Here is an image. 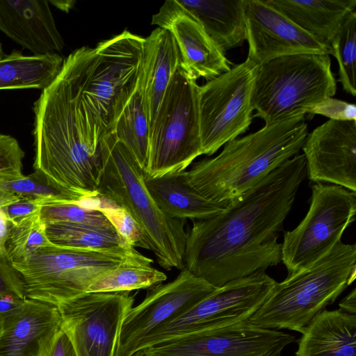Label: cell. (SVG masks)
Returning a JSON list of instances; mask_svg holds the SVG:
<instances>
[{"label":"cell","mask_w":356,"mask_h":356,"mask_svg":"<svg viewBox=\"0 0 356 356\" xmlns=\"http://www.w3.org/2000/svg\"><path fill=\"white\" fill-rule=\"evenodd\" d=\"M356 245L339 241L308 268L276 282L249 321L266 329L301 334L355 279Z\"/></svg>","instance_id":"cell-5"},{"label":"cell","mask_w":356,"mask_h":356,"mask_svg":"<svg viewBox=\"0 0 356 356\" xmlns=\"http://www.w3.org/2000/svg\"><path fill=\"white\" fill-rule=\"evenodd\" d=\"M298 26L325 47L347 16L355 10L356 0H266Z\"/></svg>","instance_id":"cell-24"},{"label":"cell","mask_w":356,"mask_h":356,"mask_svg":"<svg viewBox=\"0 0 356 356\" xmlns=\"http://www.w3.org/2000/svg\"><path fill=\"white\" fill-rule=\"evenodd\" d=\"M61 330L57 306L27 298L0 323V356H48Z\"/></svg>","instance_id":"cell-19"},{"label":"cell","mask_w":356,"mask_h":356,"mask_svg":"<svg viewBox=\"0 0 356 356\" xmlns=\"http://www.w3.org/2000/svg\"><path fill=\"white\" fill-rule=\"evenodd\" d=\"M47 0H0V31L35 55L58 54L64 47Z\"/></svg>","instance_id":"cell-20"},{"label":"cell","mask_w":356,"mask_h":356,"mask_svg":"<svg viewBox=\"0 0 356 356\" xmlns=\"http://www.w3.org/2000/svg\"><path fill=\"white\" fill-rule=\"evenodd\" d=\"M45 203L42 200L22 197L1 208L10 223L16 225L39 213Z\"/></svg>","instance_id":"cell-37"},{"label":"cell","mask_w":356,"mask_h":356,"mask_svg":"<svg viewBox=\"0 0 356 356\" xmlns=\"http://www.w3.org/2000/svg\"><path fill=\"white\" fill-rule=\"evenodd\" d=\"M22 198L6 191L0 190V207H3L9 202Z\"/></svg>","instance_id":"cell-43"},{"label":"cell","mask_w":356,"mask_h":356,"mask_svg":"<svg viewBox=\"0 0 356 356\" xmlns=\"http://www.w3.org/2000/svg\"><path fill=\"white\" fill-rule=\"evenodd\" d=\"M97 203L90 207L103 211L118 232L132 246L145 248L142 229L134 219L123 208L112 203L99 195L92 197ZM88 207V206H87Z\"/></svg>","instance_id":"cell-34"},{"label":"cell","mask_w":356,"mask_h":356,"mask_svg":"<svg viewBox=\"0 0 356 356\" xmlns=\"http://www.w3.org/2000/svg\"><path fill=\"white\" fill-rule=\"evenodd\" d=\"M302 149L311 181L356 192V121L328 120L308 134Z\"/></svg>","instance_id":"cell-17"},{"label":"cell","mask_w":356,"mask_h":356,"mask_svg":"<svg viewBox=\"0 0 356 356\" xmlns=\"http://www.w3.org/2000/svg\"><path fill=\"white\" fill-rule=\"evenodd\" d=\"M307 177L303 154L289 159L211 218L192 220L184 268L218 288L281 262L277 241Z\"/></svg>","instance_id":"cell-1"},{"label":"cell","mask_w":356,"mask_h":356,"mask_svg":"<svg viewBox=\"0 0 356 356\" xmlns=\"http://www.w3.org/2000/svg\"><path fill=\"white\" fill-rule=\"evenodd\" d=\"M331 54L338 63L339 81L343 89L356 95V11L350 13L333 38Z\"/></svg>","instance_id":"cell-31"},{"label":"cell","mask_w":356,"mask_h":356,"mask_svg":"<svg viewBox=\"0 0 356 356\" xmlns=\"http://www.w3.org/2000/svg\"><path fill=\"white\" fill-rule=\"evenodd\" d=\"M149 132V117L138 74L135 90L117 118L111 134L130 150L144 171L147 164Z\"/></svg>","instance_id":"cell-27"},{"label":"cell","mask_w":356,"mask_h":356,"mask_svg":"<svg viewBox=\"0 0 356 356\" xmlns=\"http://www.w3.org/2000/svg\"><path fill=\"white\" fill-rule=\"evenodd\" d=\"M4 56V53H3V46H2V43H1V41L0 40V59H1Z\"/></svg>","instance_id":"cell-46"},{"label":"cell","mask_w":356,"mask_h":356,"mask_svg":"<svg viewBox=\"0 0 356 356\" xmlns=\"http://www.w3.org/2000/svg\"><path fill=\"white\" fill-rule=\"evenodd\" d=\"M24 152L17 139L0 133V179H10L23 176Z\"/></svg>","instance_id":"cell-35"},{"label":"cell","mask_w":356,"mask_h":356,"mask_svg":"<svg viewBox=\"0 0 356 356\" xmlns=\"http://www.w3.org/2000/svg\"><path fill=\"white\" fill-rule=\"evenodd\" d=\"M26 299L13 294H0V323L19 311Z\"/></svg>","instance_id":"cell-39"},{"label":"cell","mask_w":356,"mask_h":356,"mask_svg":"<svg viewBox=\"0 0 356 356\" xmlns=\"http://www.w3.org/2000/svg\"><path fill=\"white\" fill-rule=\"evenodd\" d=\"M145 184L159 208L175 219H207L225 211L230 202L217 203L205 198L189 184L186 170L145 176Z\"/></svg>","instance_id":"cell-22"},{"label":"cell","mask_w":356,"mask_h":356,"mask_svg":"<svg viewBox=\"0 0 356 356\" xmlns=\"http://www.w3.org/2000/svg\"><path fill=\"white\" fill-rule=\"evenodd\" d=\"M178 3L225 54L246 40V0H179Z\"/></svg>","instance_id":"cell-25"},{"label":"cell","mask_w":356,"mask_h":356,"mask_svg":"<svg viewBox=\"0 0 356 356\" xmlns=\"http://www.w3.org/2000/svg\"><path fill=\"white\" fill-rule=\"evenodd\" d=\"M145 38L124 31L90 48L82 76V94L106 135L111 134L135 90Z\"/></svg>","instance_id":"cell-9"},{"label":"cell","mask_w":356,"mask_h":356,"mask_svg":"<svg viewBox=\"0 0 356 356\" xmlns=\"http://www.w3.org/2000/svg\"><path fill=\"white\" fill-rule=\"evenodd\" d=\"M306 113L321 115L333 120L356 121L355 104L333 97L325 98L309 107Z\"/></svg>","instance_id":"cell-36"},{"label":"cell","mask_w":356,"mask_h":356,"mask_svg":"<svg viewBox=\"0 0 356 356\" xmlns=\"http://www.w3.org/2000/svg\"><path fill=\"white\" fill-rule=\"evenodd\" d=\"M216 289L186 268L172 281L152 287L145 299L125 316L116 356H131L153 330L187 312Z\"/></svg>","instance_id":"cell-15"},{"label":"cell","mask_w":356,"mask_h":356,"mask_svg":"<svg viewBox=\"0 0 356 356\" xmlns=\"http://www.w3.org/2000/svg\"><path fill=\"white\" fill-rule=\"evenodd\" d=\"M40 216L44 223L69 222L98 226H113L103 211L79 202H46L40 211Z\"/></svg>","instance_id":"cell-33"},{"label":"cell","mask_w":356,"mask_h":356,"mask_svg":"<svg viewBox=\"0 0 356 356\" xmlns=\"http://www.w3.org/2000/svg\"><path fill=\"white\" fill-rule=\"evenodd\" d=\"M130 292H87L58 305L62 329L78 356H116L122 322L134 307Z\"/></svg>","instance_id":"cell-13"},{"label":"cell","mask_w":356,"mask_h":356,"mask_svg":"<svg viewBox=\"0 0 356 356\" xmlns=\"http://www.w3.org/2000/svg\"><path fill=\"white\" fill-rule=\"evenodd\" d=\"M0 294L26 298L22 277L8 258L0 257Z\"/></svg>","instance_id":"cell-38"},{"label":"cell","mask_w":356,"mask_h":356,"mask_svg":"<svg viewBox=\"0 0 356 356\" xmlns=\"http://www.w3.org/2000/svg\"><path fill=\"white\" fill-rule=\"evenodd\" d=\"M152 262L133 248L119 265L94 281L87 292H130L160 284L167 276Z\"/></svg>","instance_id":"cell-28"},{"label":"cell","mask_w":356,"mask_h":356,"mask_svg":"<svg viewBox=\"0 0 356 356\" xmlns=\"http://www.w3.org/2000/svg\"><path fill=\"white\" fill-rule=\"evenodd\" d=\"M295 340L292 334L247 320L186 333L150 348L153 356H280Z\"/></svg>","instance_id":"cell-14"},{"label":"cell","mask_w":356,"mask_h":356,"mask_svg":"<svg viewBox=\"0 0 356 356\" xmlns=\"http://www.w3.org/2000/svg\"><path fill=\"white\" fill-rule=\"evenodd\" d=\"M309 210L293 230L284 232L281 261L288 275L304 270L327 254L355 220L356 192L315 183Z\"/></svg>","instance_id":"cell-10"},{"label":"cell","mask_w":356,"mask_h":356,"mask_svg":"<svg viewBox=\"0 0 356 356\" xmlns=\"http://www.w3.org/2000/svg\"><path fill=\"white\" fill-rule=\"evenodd\" d=\"M196 81L180 65L150 129L145 177L184 171L202 155Z\"/></svg>","instance_id":"cell-8"},{"label":"cell","mask_w":356,"mask_h":356,"mask_svg":"<svg viewBox=\"0 0 356 356\" xmlns=\"http://www.w3.org/2000/svg\"><path fill=\"white\" fill-rule=\"evenodd\" d=\"M11 226L12 224L8 220L1 207H0V257L8 258L6 245Z\"/></svg>","instance_id":"cell-41"},{"label":"cell","mask_w":356,"mask_h":356,"mask_svg":"<svg viewBox=\"0 0 356 356\" xmlns=\"http://www.w3.org/2000/svg\"><path fill=\"white\" fill-rule=\"evenodd\" d=\"M49 3L54 4L55 6H56L59 9H60L63 11L67 12L73 7V5L75 2L72 1H49Z\"/></svg>","instance_id":"cell-44"},{"label":"cell","mask_w":356,"mask_h":356,"mask_svg":"<svg viewBox=\"0 0 356 356\" xmlns=\"http://www.w3.org/2000/svg\"><path fill=\"white\" fill-rule=\"evenodd\" d=\"M100 153L97 195L129 213L143 231L145 249L162 268H184L186 220L172 218L159 208L146 188L143 168L113 134L102 140Z\"/></svg>","instance_id":"cell-4"},{"label":"cell","mask_w":356,"mask_h":356,"mask_svg":"<svg viewBox=\"0 0 356 356\" xmlns=\"http://www.w3.org/2000/svg\"><path fill=\"white\" fill-rule=\"evenodd\" d=\"M58 54L26 55L13 50L0 60V90L47 88L62 69Z\"/></svg>","instance_id":"cell-26"},{"label":"cell","mask_w":356,"mask_h":356,"mask_svg":"<svg viewBox=\"0 0 356 356\" xmlns=\"http://www.w3.org/2000/svg\"><path fill=\"white\" fill-rule=\"evenodd\" d=\"M48 356H78L70 337L63 329L56 337Z\"/></svg>","instance_id":"cell-40"},{"label":"cell","mask_w":356,"mask_h":356,"mask_svg":"<svg viewBox=\"0 0 356 356\" xmlns=\"http://www.w3.org/2000/svg\"><path fill=\"white\" fill-rule=\"evenodd\" d=\"M248 57L258 65L295 54H328V49L266 0H246Z\"/></svg>","instance_id":"cell-16"},{"label":"cell","mask_w":356,"mask_h":356,"mask_svg":"<svg viewBox=\"0 0 356 356\" xmlns=\"http://www.w3.org/2000/svg\"><path fill=\"white\" fill-rule=\"evenodd\" d=\"M134 248L84 250L52 244L13 266L26 297L57 306L87 292L97 278L119 265Z\"/></svg>","instance_id":"cell-7"},{"label":"cell","mask_w":356,"mask_h":356,"mask_svg":"<svg viewBox=\"0 0 356 356\" xmlns=\"http://www.w3.org/2000/svg\"><path fill=\"white\" fill-rule=\"evenodd\" d=\"M0 190L46 202H79L86 199L83 195L54 184L35 171L18 178L0 179Z\"/></svg>","instance_id":"cell-30"},{"label":"cell","mask_w":356,"mask_h":356,"mask_svg":"<svg viewBox=\"0 0 356 356\" xmlns=\"http://www.w3.org/2000/svg\"><path fill=\"white\" fill-rule=\"evenodd\" d=\"M257 68V64L246 58L199 86L202 154H213L249 129L252 121V95Z\"/></svg>","instance_id":"cell-11"},{"label":"cell","mask_w":356,"mask_h":356,"mask_svg":"<svg viewBox=\"0 0 356 356\" xmlns=\"http://www.w3.org/2000/svg\"><path fill=\"white\" fill-rule=\"evenodd\" d=\"M340 310L350 314H356V289L354 288L340 302Z\"/></svg>","instance_id":"cell-42"},{"label":"cell","mask_w":356,"mask_h":356,"mask_svg":"<svg viewBox=\"0 0 356 356\" xmlns=\"http://www.w3.org/2000/svg\"><path fill=\"white\" fill-rule=\"evenodd\" d=\"M152 24L172 35L179 50L181 67L193 79L210 80L231 69L225 54L177 0L166 1L152 16Z\"/></svg>","instance_id":"cell-18"},{"label":"cell","mask_w":356,"mask_h":356,"mask_svg":"<svg viewBox=\"0 0 356 356\" xmlns=\"http://www.w3.org/2000/svg\"><path fill=\"white\" fill-rule=\"evenodd\" d=\"M296 356H356V314L321 312L302 333Z\"/></svg>","instance_id":"cell-23"},{"label":"cell","mask_w":356,"mask_h":356,"mask_svg":"<svg viewBox=\"0 0 356 356\" xmlns=\"http://www.w3.org/2000/svg\"><path fill=\"white\" fill-rule=\"evenodd\" d=\"M40 213L11 226L6 248L12 264L23 261L40 250L52 245Z\"/></svg>","instance_id":"cell-32"},{"label":"cell","mask_w":356,"mask_h":356,"mask_svg":"<svg viewBox=\"0 0 356 356\" xmlns=\"http://www.w3.org/2000/svg\"><path fill=\"white\" fill-rule=\"evenodd\" d=\"M337 83L330 55L302 54L258 65L252 104L265 124L305 115L307 109L333 97Z\"/></svg>","instance_id":"cell-6"},{"label":"cell","mask_w":356,"mask_h":356,"mask_svg":"<svg viewBox=\"0 0 356 356\" xmlns=\"http://www.w3.org/2000/svg\"><path fill=\"white\" fill-rule=\"evenodd\" d=\"M276 281L265 270L230 281L177 318L145 337L135 352L194 331L249 320L273 291Z\"/></svg>","instance_id":"cell-12"},{"label":"cell","mask_w":356,"mask_h":356,"mask_svg":"<svg viewBox=\"0 0 356 356\" xmlns=\"http://www.w3.org/2000/svg\"><path fill=\"white\" fill-rule=\"evenodd\" d=\"M181 63L179 50L169 31L158 27L145 38L139 74L150 129L170 81Z\"/></svg>","instance_id":"cell-21"},{"label":"cell","mask_w":356,"mask_h":356,"mask_svg":"<svg viewBox=\"0 0 356 356\" xmlns=\"http://www.w3.org/2000/svg\"><path fill=\"white\" fill-rule=\"evenodd\" d=\"M308 135L305 115L273 124L227 143L216 156L195 163L186 174L205 198L229 202L298 154Z\"/></svg>","instance_id":"cell-3"},{"label":"cell","mask_w":356,"mask_h":356,"mask_svg":"<svg viewBox=\"0 0 356 356\" xmlns=\"http://www.w3.org/2000/svg\"><path fill=\"white\" fill-rule=\"evenodd\" d=\"M90 49H77L64 59L60 72L33 106L34 171L86 199L97 195L106 136L82 94Z\"/></svg>","instance_id":"cell-2"},{"label":"cell","mask_w":356,"mask_h":356,"mask_svg":"<svg viewBox=\"0 0 356 356\" xmlns=\"http://www.w3.org/2000/svg\"><path fill=\"white\" fill-rule=\"evenodd\" d=\"M131 356H153L150 347H145L137 350Z\"/></svg>","instance_id":"cell-45"},{"label":"cell","mask_w":356,"mask_h":356,"mask_svg":"<svg viewBox=\"0 0 356 356\" xmlns=\"http://www.w3.org/2000/svg\"><path fill=\"white\" fill-rule=\"evenodd\" d=\"M45 225L48 238L59 246L104 250L131 245L113 226L69 222H46Z\"/></svg>","instance_id":"cell-29"}]
</instances>
